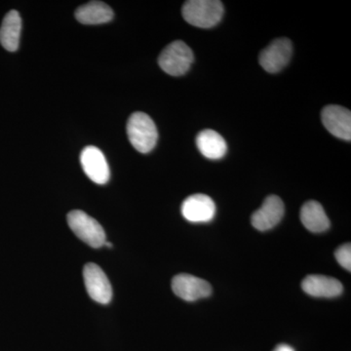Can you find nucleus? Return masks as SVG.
I'll list each match as a JSON object with an SVG mask.
<instances>
[{"instance_id":"nucleus-1","label":"nucleus","mask_w":351,"mask_h":351,"mask_svg":"<svg viewBox=\"0 0 351 351\" xmlns=\"http://www.w3.org/2000/svg\"><path fill=\"white\" fill-rule=\"evenodd\" d=\"M127 135L134 149L141 154L151 152L156 147L158 132L151 117L145 112H134L127 122Z\"/></svg>"},{"instance_id":"nucleus-2","label":"nucleus","mask_w":351,"mask_h":351,"mask_svg":"<svg viewBox=\"0 0 351 351\" xmlns=\"http://www.w3.org/2000/svg\"><path fill=\"white\" fill-rule=\"evenodd\" d=\"M182 14L189 24L210 29L221 22L223 5L218 0H189L182 6Z\"/></svg>"},{"instance_id":"nucleus-3","label":"nucleus","mask_w":351,"mask_h":351,"mask_svg":"<svg viewBox=\"0 0 351 351\" xmlns=\"http://www.w3.org/2000/svg\"><path fill=\"white\" fill-rule=\"evenodd\" d=\"M193 61V50L181 40L170 43L158 58L159 66L167 75L172 76L186 75Z\"/></svg>"},{"instance_id":"nucleus-4","label":"nucleus","mask_w":351,"mask_h":351,"mask_svg":"<svg viewBox=\"0 0 351 351\" xmlns=\"http://www.w3.org/2000/svg\"><path fill=\"white\" fill-rule=\"evenodd\" d=\"M68 223L76 237L92 248H100L106 242V233L96 219L80 210L69 212Z\"/></svg>"},{"instance_id":"nucleus-5","label":"nucleus","mask_w":351,"mask_h":351,"mask_svg":"<svg viewBox=\"0 0 351 351\" xmlns=\"http://www.w3.org/2000/svg\"><path fill=\"white\" fill-rule=\"evenodd\" d=\"M83 278L88 295L93 301L101 304H110L112 299V285L99 265L87 263L83 269Z\"/></svg>"},{"instance_id":"nucleus-6","label":"nucleus","mask_w":351,"mask_h":351,"mask_svg":"<svg viewBox=\"0 0 351 351\" xmlns=\"http://www.w3.org/2000/svg\"><path fill=\"white\" fill-rule=\"evenodd\" d=\"M293 54V45L290 39H276L261 52L258 62L265 71L279 73L290 62Z\"/></svg>"},{"instance_id":"nucleus-7","label":"nucleus","mask_w":351,"mask_h":351,"mask_svg":"<svg viewBox=\"0 0 351 351\" xmlns=\"http://www.w3.org/2000/svg\"><path fill=\"white\" fill-rule=\"evenodd\" d=\"M80 163L87 177L95 184H105L110 180V167L106 156L98 147L89 145L80 154Z\"/></svg>"},{"instance_id":"nucleus-8","label":"nucleus","mask_w":351,"mask_h":351,"mask_svg":"<svg viewBox=\"0 0 351 351\" xmlns=\"http://www.w3.org/2000/svg\"><path fill=\"white\" fill-rule=\"evenodd\" d=\"M172 290L184 301L195 302L212 294L210 283L191 274H179L172 280Z\"/></svg>"},{"instance_id":"nucleus-9","label":"nucleus","mask_w":351,"mask_h":351,"mask_svg":"<svg viewBox=\"0 0 351 351\" xmlns=\"http://www.w3.org/2000/svg\"><path fill=\"white\" fill-rule=\"evenodd\" d=\"M285 212L283 201L276 195H270L262 206L252 215V226L260 232H267L280 223Z\"/></svg>"},{"instance_id":"nucleus-10","label":"nucleus","mask_w":351,"mask_h":351,"mask_svg":"<svg viewBox=\"0 0 351 351\" xmlns=\"http://www.w3.org/2000/svg\"><path fill=\"white\" fill-rule=\"evenodd\" d=\"M323 125L335 137L341 140H351V112L341 106L330 105L323 108L321 113Z\"/></svg>"},{"instance_id":"nucleus-11","label":"nucleus","mask_w":351,"mask_h":351,"mask_svg":"<svg viewBox=\"0 0 351 351\" xmlns=\"http://www.w3.org/2000/svg\"><path fill=\"white\" fill-rule=\"evenodd\" d=\"M182 215L191 223H209L216 215V205L210 196L197 193L182 202Z\"/></svg>"},{"instance_id":"nucleus-12","label":"nucleus","mask_w":351,"mask_h":351,"mask_svg":"<svg viewBox=\"0 0 351 351\" xmlns=\"http://www.w3.org/2000/svg\"><path fill=\"white\" fill-rule=\"evenodd\" d=\"M302 288L307 295L315 298H336L341 295L343 284L334 277L308 276L302 280Z\"/></svg>"},{"instance_id":"nucleus-13","label":"nucleus","mask_w":351,"mask_h":351,"mask_svg":"<svg viewBox=\"0 0 351 351\" xmlns=\"http://www.w3.org/2000/svg\"><path fill=\"white\" fill-rule=\"evenodd\" d=\"M196 145L202 156L212 160L223 158L228 152V145L225 138L218 132L205 129L196 137Z\"/></svg>"},{"instance_id":"nucleus-14","label":"nucleus","mask_w":351,"mask_h":351,"mask_svg":"<svg viewBox=\"0 0 351 351\" xmlns=\"http://www.w3.org/2000/svg\"><path fill=\"white\" fill-rule=\"evenodd\" d=\"M302 225L309 232L321 233L329 230L331 223L325 213L324 208L317 201H307L301 210Z\"/></svg>"},{"instance_id":"nucleus-15","label":"nucleus","mask_w":351,"mask_h":351,"mask_svg":"<svg viewBox=\"0 0 351 351\" xmlns=\"http://www.w3.org/2000/svg\"><path fill=\"white\" fill-rule=\"evenodd\" d=\"M22 19L19 12L11 10L6 14L0 27V43L7 51L15 52L19 48Z\"/></svg>"},{"instance_id":"nucleus-16","label":"nucleus","mask_w":351,"mask_h":351,"mask_svg":"<svg viewBox=\"0 0 351 351\" xmlns=\"http://www.w3.org/2000/svg\"><path fill=\"white\" fill-rule=\"evenodd\" d=\"M75 18L83 25L106 24L112 20L113 11L104 2L91 1L75 11Z\"/></svg>"},{"instance_id":"nucleus-17","label":"nucleus","mask_w":351,"mask_h":351,"mask_svg":"<svg viewBox=\"0 0 351 351\" xmlns=\"http://www.w3.org/2000/svg\"><path fill=\"white\" fill-rule=\"evenodd\" d=\"M335 257L343 269L350 271L351 269V245L350 243L343 245L337 249Z\"/></svg>"},{"instance_id":"nucleus-18","label":"nucleus","mask_w":351,"mask_h":351,"mask_svg":"<svg viewBox=\"0 0 351 351\" xmlns=\"http://www.w3.org/2000/svg\"><path fill=\"white\" fill-rule=\"evenodd\" d=\"M274 351H295V350L292 346L282 343V345L277 346L276 348H274Z\"/></svg>"}]
</instances>
